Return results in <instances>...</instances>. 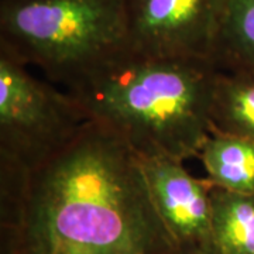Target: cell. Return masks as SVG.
Returning <instances> with one entry per match:
<instances>
[{
  "mask_svg": "<svg viewBox=\"0 0 254 254\" xmlns=\"http://www.w3.org/2000/svg\"><path fill=\"white\" fill-rule=\"evenodd\" d=\"M1 254H178L140 155L88 122L46 163L0 184Z\"/></svg>",
  "mask_w": 254,
  "mask_h": 254,
  "instance_id": "cell-1",
  "label": "cell"
},
{
  "mask_svg": "<svg viewBox=\"0 0 254 254\" xmlns=\"http://www.w3.org/2000/svg\"><path fill=\"white\" fill-rule=\"evenodd\" d=\"M216 68L210 61L126 50L66 86L88 120L140 157L196 158L210 133Z\"/></svg>",
  "mask_w": 254,
  "mask_h": 254,
  "instance_id": "cell-2",
  "label": "cell"
},
{
  "mask_svg": "<svg viewBox=\"0 0 254 254\" xmlns=\"http://www.w3.org/2000/svg\"><path fill=\"white\" fill-rule=\"evenodd\" d=\"M0 50L66 88L128 50L126 0H0Z\"/></svg>",
  "mask_w": 254,
  "mask_h": 254,
  "instance_id": "cell-3",
  "label": "cell"
},
{
  "mask_svg": "<svg viewBox=\"0 0 254 254\" xmlns=\"http://www.w3.org/2000/svg\"><path fill=\"white\" fill-rule=\"evenodd\" d=\"M26 66L0 50V184L36 170L89 122L68 92L37 79Z\"/></svg>",
  "mask_w": 254,
  "mask_h": 254,
  "instance_id": "cell-4",
  "label": "cell"
},
{
  "mask_svg": "<svg viewBox=\"0 0 254 254\" xmlns=\"http://www.w3.org/2000/svg\"><path fill=\"white\" fill-rule=\"evenodd\" d=\"M227 0H126L128 50L210 61Z\"/></svg>",
  "mask_w": 254,
  "mask_h": 254,
  "instance_id": "cell-5",
  "label": "cell"
},
{
  "mask_svg": "<svg viewBox=\"0 0 254 254\" xmlns=\"http://www.w3.org/2000/svg\"><path fill=\"white\" fill-rule=\"evenodd\" d=\"M155 209L182 252L215 254L212 236L213 185L196 178L184 161L168 157H140Z\"/></svg>",
  "mask_w": 254,
  "mask_h": 254,
  "instance_id": "cell-6",
  "label": "cell"
},
{
  "mask_svg": "<svg viewBox=\"0 0 254 254\" xmlns=\"http://www.w3.org/2000/svg\"><path fill=\"white\" fill-rule=\"evenodd\" d=\"M196 158L213 188L254 195V140L212 130Z\"/></svg>",
  "mask_w": 254,
  "mask_h": 254,
  "instance_id": "cell-7",
  "label": "cell"
},
{
  "mask_svg": "<svg viewBox=\"0 0 254 254\" xmlns=\"http://www.w3.org/2000/svg\"><path fill=\"white\" fill-rule=\"evenodd\" d=\"M212 64L219 71L254 78V0H227Z\"/></svg>",
  "mask_w": 254,
  "mask_h": 254,
  "instance_id": "cell-8",
  "label": "cell"
},
{
  "mask_svg": "<svg viewBox=\"0 0 254 254\" xmlns=\"http://www.w3.org/2000/svg\"><path fill=\"white\" fill-rule=\"evenodd\" d=\"M254 140V78L216 69L210 131Z\"/></svg>",
  "mask_w": 254,
  "mask_h": 254,
  "instance_id": "cell-9",
  "label": "cell"
},
{
  "mask_svg": "<svg viewBox=\"0 0 254 254\" xmlns=\"http://www.w3.org/2000/svg\"><path fill=\"white\" fill-rule=\"evenodd\" d=\"M210 198L215 254H254V195L213 188Z\"/></svg>",
  "mask_w": 254,
  "mask_h": 254,
  "instance_id": "cell-10",
  "label": "cell"
},
{
  "mask_svg": "<svg viewBox=\"0 0 254 254\" xmlns=\"http://www.w3.org/2000/svg\"><path fill=\"white\" fill-rule=\"evenodd\" d=\"M178 254H208V253H202V252H182V253Z\"/></svg>",
  "mask_w": 254,
  "mask_h": 254,
  "instance_id": "cell-11",
  "label": "cell"
}]
</instances>
